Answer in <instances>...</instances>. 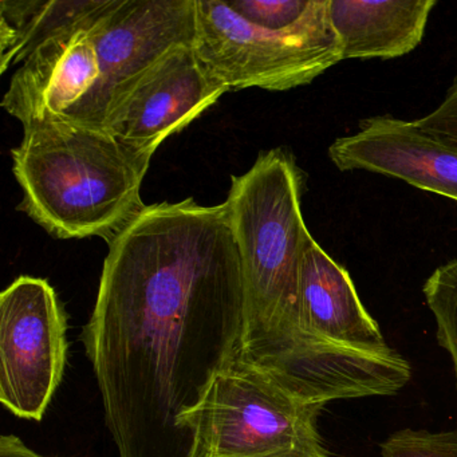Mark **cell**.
<instances>
[{"instance_id": "obj_9", "label": "cell", "mask_w": 457, "mask_h": 457, "mask_svg": "<svg viewBox=\"0 0 457 457\" xmlns=\"http://www.w3.org/2000/svg\"><path fill=\"white\" fill-rule=\"evenodd\" d=\"M328 157L339 170H366L405 181L457 202V145L392 116L360 122L354 135L337 138Z\"/></svg>"}, {"instance_id": "obj_2", "label": "cell", "mask_w": 457, "mask_h": 457, "mask_svg": "<svg viewBox=\"0 0 457 457\" xmlns=\"http://www.w3.org/2000/svg\"><path fill=\"white\" fill-rule=\"evenodd\" d=\"M303 173L290 152H262L232 176L226 204L239 245L245 312L237 358L317 405L397 395L411 368L401 354L330 349L310 339L299 318V274L309 229L302 215Z\"/></svg>"}, {"instance_id": "obj_8", "label": "cell", "mask_w": 457, "mask_h": 457, "mask_svg": "<svg viewBox=\"0 0 457 457\" xmlns=\"http://www.w3.org/2000/svg\"><path fill=\"white\" fill-rule=\"evenodd\" d=\"M229 92L199 60L194 45L176 47L148 69L108 112L103 129L154 154Z\"/></svg>"}, {"instance_id": "obj_1", "label": "cell", "mask_w": 457, "mask_h": 457, "mask_svg": "<svg viewBox=\"0 0 457 457\" xmlns=\"http://www.w3.org/2000/svg\"><path fill=\"white\" fill-rule=\"evenodd\" d=\"M82 341L120 457H188L180 417L237 357L242 259L226 203L145 205L111 242Z\"/></svg>"}, {"instance_id": "obj_7", "label": "cell", "mask_w": 457, "mask_h": 457, "mask_svg": "<svg viewBox=\"0 0 457 457\" xmlns=\"http://www.w3.org/2000/svg\"><path fill=\"white\" fill-rule=\"evenodd\" d=\"M196 0H112L90 29L101 79L69 121L101 128L108 112L170 50L194 45Z\"/></svg>"}, {"instance_id": "obj_14", "label": "cell", "mask_w": 457, "mask_h": 457, "mask_svg": "<svg viewBox=\"0 0 457 457\" xmlns=\"http://www.w3.org/2000/svg\"><path fill=\"white\" fill-rule=\"evenodd\" d=\"M436 320V338L448 353L457 387V259L433 271L422 287Z\"/></svg>"}, {"instance_id": "obj_15", "label": "cell", "mask_w": 457, "mask_h": 457, "mask_svg": "<svg viewBox=\"0 0 457 457\" xmlns=\"http://www.w3.org/2000/svg\"><path fill=\"white\" fill-rule=\"evenodd\" d=\"M379 448L382 457H457V432L405 428L392 433Z\"/></svg>"}, {"instance_id": "obj_16", "label": "cell", "mask_w": 457, "mask_h": 457, "mask_svg": "<svg viewBox=\"0 0 457 457\" xmlns=\"http://www.w3.org/2000/svg\"><path fill=\"white\" fill-rule=\"evenodd\" d=\"M414 122L425 132L457 145V79L438 108Z\"/></svg>"}, {"instance_id": "obj_13", "label": "cell", "mask_w": 457, "mask_h": 457, "mask_svg": "<svg viewBox=\"0 0 457 457\" xmlns=\"http://www.w3.org/2000/svg\"><path fill=\"white\" fill-rule=\"evenodd\" d=\"M112 0H2L0 71L23 63L55 37L92 29Z\"/></svg>"}, {"instance_id": "obj_4", "label": "cell", "mask_w": 457, "mask_h": 457, "mask_svg": "<svg viewBox=\"0 0 457 457\" xmlns=\"http://www.w3.org/2000/svg\"><path fill=\"white\" fill-rule=\"evenodd\" d=\"M194 49L229 90L304 87L344 61L328 0H196Z\"/></svg>"}, {"instance_id": "obj_5", "label": "cell", "mask_w": 457, "mask_h": 457, "mask_svg": "<svg viewBox=\"0 0 457 457\" xmlns=\"http://www.w3.org/2000/svg\"><path fill=\"white\" fill-rule=\"evenodd\" d=\"M322 408L237 355L180 427L191 438L188 457H334L317 427Z\"/></svg>"}, {"instance_id": "obj_12", "label": "cell", "mask_w": 457, "mask_h": 457, "mask_svg": "<svg viewBox=\"0 0 457 457\" xmlns=\"http://www.w3.org/2000/svg\"><path fill=\"white\" fill-rule=\"evenodd\" d=\"M436 0H328L345 60H393L422 42Z\"/></svg>"}, {"instance_id": "obj_3", "label": "cell", "mask_w": 457, "mask_h": 457, "mask_svg": "<svg viewBox=\"0 0 457 457\" xmlns=\"http://www.w3.org/2000/svg\"><path fill=\"white\" fill-rule=\"evenodd\" d=\"M152 156L81 122L23 128L12 151L23 192L18 208L57 239L109 243L145 208L141 187Z\"/></svg>"}, {"instance_id": "obj_6", "label": "cell", "mask_w": 457, "mask_h": 457, "mask_svg": "<svg viewBox=\"0 0 457 457\" xmlns=\"http://www.w3.org/2000/svg\"><path fill=\"white\" fill-rule=\"evenodd\" d=\"M68 318L53 286L22 275L0 295V403L41 421L68 360Z\"/></svg>"}, {"instance_id": "obj_10", "label": "cell", "mask_w": 457, "mask_h": 457, "mask_svg": "<svg viewBox=\"0 0 457 457\" xmlns=\"http://www.w3.org/2000/svg\"><path fill=\"white\" fill-rule=\"evenodd\" d=\"M101 79L90 29L69 31L39 46L20 66L2 108L23 128L71 120Z\"/></svg>"}, {"instance_id": "obj_11", "label": "cell", "mask_w": 457, "mask_h": 457, "mask_svg": "<svg viewBox=\"0 0 457 457\" xmlns=\"http://www.w3.org/2000/svg\"><path fill=\"white\" fill-rule=\"evenodd\" d=\"M299 318L303 333L322 346L374 355L398 353L363 306L349 271L312 235L302 256Z\"/></svg>"}, {"instance_id": "obj_17", "label": "cell", "mask_w": 457, "mask_h": 457, "mask_svg": "<svg viewBox=\"0 0 457 457\" xmlns=\"http://www.w3.org/2000/svg\"><path fill=\"white\" fill-rule=\"evenodd\" d=\"M0 457H47L37 453L29 448L21 438L14 435H4L0 437Z\"/></svg>"}]
</instances>
